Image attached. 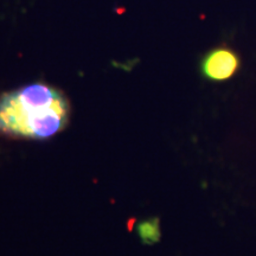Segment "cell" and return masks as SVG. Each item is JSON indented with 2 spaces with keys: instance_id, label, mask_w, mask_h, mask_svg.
I'll return each instance as SVG.
<instances>
[{
  "instance_id": "1",
  "label": "cell",
  "mask_w": 256,
  "mask_h": 256,
  "mask_svg": "<svg viewBox=\"0 0 256 256\" xmlns=\"http://www.w3.org/2000/svg\"><path fill=\"white\" fill-rule=\"evenodd\" d=\"M70 113L62 90L43 82L31 83L0 96V136L48 140L66 130Z\"/></svg>"
},
{
  "instance_id": "2",
  "label": "cell",
  "mask_w": 256,
  "mask_h": 256,
  "mask_svg": "<svg viewBox=\"0 0 256 256\" xmlns=\"http://www.w3.org/2000/svg\"><path fill=\"white\" fill-rule=\"evenodd\" d=\"M241 66L238 54L228 46L210 50L200 62V72L210 81L220 82L232 78Z\"/></svg>"
},
{
  "instance_id": "3",
  "label": "cell",
  "mask_w": 256,
  "mask_h": 256,
  "mask_svg": "<svg viewBox=\"0 0 256 256\" xmlns=\"http://www.w3.org/2000/svg\"><path fill=\"white\" fill-rule=\"evenodd\" d=\"M138 234L139 238L145 244H154L160 240V222L159 218H148L142 220L138 226Z\"/></svg>"
}]
</instances>
